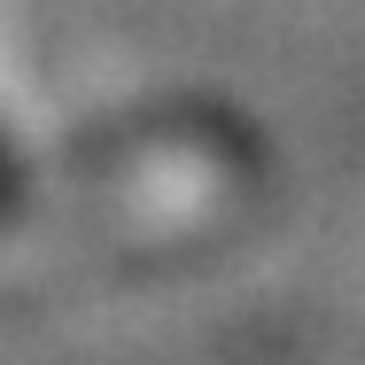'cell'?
I'll return each mask as SVG.
<instances>
[{"mask_svg": "<svg viewBox=\"0 0 365 365\" xmlns=\"http://www.w3.org/2000/svg\"><path fill=\"white\" fill-rule=\"evenodd\" d=\"M24 210V163H16V148H8V133H0V225Z\"/></svg>", "mask_w": 365, "mask_h": 365, "instance_id": "obj_1", "label": "cell"}]
</instances>
